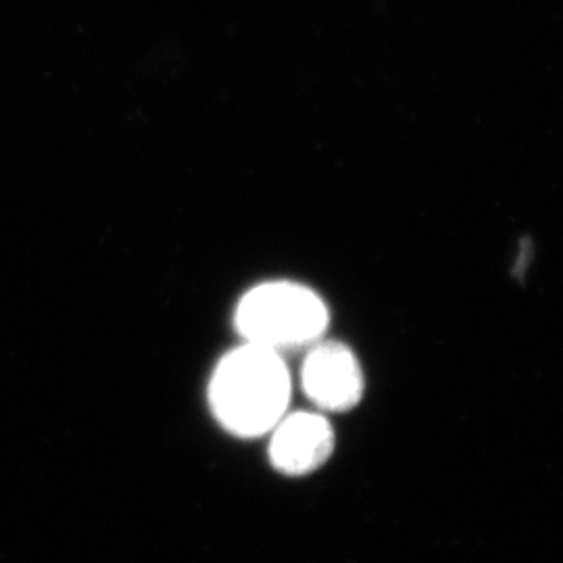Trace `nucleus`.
<instances>
[{"label": "nucleus", "mask_w": 563, "mask_h": 563, "mask_svg": "<svg viewBox=\"0 0 563 563\" xmlns=\"http://www.w3.org/2000/svg\"><path fill=\"white\" fill-rule=\"evenodd\" d=\"M209 399L225 430L244 439L262 437L286 416L290 376L276 351L246 342L218 365Z\"/></svg>", "instance_id": "obj_1"}, {"label": "nucleus", "mask_w": 563, "mask_h": 563, "mask_svg": "<svg viewBox=\"0 0 563 563\" xmlns=\"http://www.w3.org/2000/svg\"><path fill=\"white\" fill-rule=\"evenodd\" d=\"M236 328L246 342L278 353L320 339L328 328V309L307 286L269 282L242 297Z\"/></svg>", "instance_id": "obj_2"}, {"label": "nucleus", "mask_w": 563, "mask_h": 563, "mask_svg": "<svg viewBox=\"0 0 563 563\" xmlns=\"http://www.w3.org/2000/svg\"><path fill=\"white\" fill-rule=\"evenodd\" d=\"M301 383L305 395L325 411H346L362 401V367L341 342H323L307 355Z\"/></svg>", "instance_id": "obj_3"}, {"label": "nucleus", "mask_w": 563, "mask_h": 563, "mask_svg": "<svg viewBox=\"0 0 563 563\" xmlns=\"http://www.w3.org/2000/svg\"><path fill=\"white\" fill-rule=\"evenodd\" d=\"M334 451V430L330 422L309 411L284 416L272 430L269 460L288 476H301L318 470Z\"/></svg>", "instance_id": "obj_4"}]
</instances>
